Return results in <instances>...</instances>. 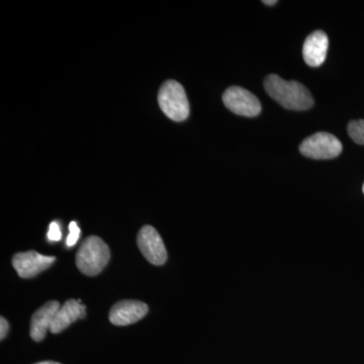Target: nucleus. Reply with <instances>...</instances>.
Listing matches in <instances>:
<instances>
[{
    "mask_svg": "<svg viewBox=\"0 0 364 364\" xmlns=\"http://www.w3.org/2000/svg\"><path fill=\"white\" fill-rule=\"evenodd\" d=\"M149 308L140 301H122L112 306L109 321L116 326H128L138 322L147 315Z\"/></svg>",
    "mask_w": 364,
    "mask_h": 364,
    "instance_id": "6e6552de",
    "label": "nucleus"
},
{
    "mask_svg": "<svg viewBox=\"0 0 364 364\" xmlns=\"http://www.w3.org/2000/svg\"><path fill=\"white\" fill-rule=\"evenodd\" d=\"M85 306L79 303V301L69 299L59 309L58 312L55 316L54 321H53L50 331L53 334H58V333L63 331L69 325L77 321L78 318H85Z\"/></svg>",
    "mask_w": 364,
    "mask_h": 364,
    "instance_id": "9b49d317",
    "label": "nucleus"
},
{
    "mask_svg": "<svg viewBox=\"0 0 364 364\" xmlns=\"http://www.w3.org/2000/svg\"><path fill=\"white\" fill-rule=\"evenodd\" d=\"M342 144L332 134L320 132L309 136L299 146L304 156L317 160H328L338 157L341 154Z\"/></svg>",
    "mask_w": 364,
    "mask_h": 364,
    "instance_id": "20e7f679",
    "label": "nucleus"
},
{
    "mask_svg": "<svg viewBox=\"0 0 364 364\" xmlns=\"http://www.w3.org/2000/svg\"><path fill=\"white\" fill-rule=\"evenodd\" d=\"M263 4H267V6H274L275 4H277V1H275V0H270V1H268V0H265V1H263Z\"/></svg>",
    "mask_w": 364,
    "mask_h": 364,
    "instance_id": "dca6fc26",
    "label": "nucleus"
},
{
    "mask_svg": "<svg viewBox=\"0 0 364 364\" xmlns=\"http://www.w3.org/2000/svg\"><path fill=\"white\" fill-rule=\"evenodd\" d=\"M329 39L322 31H316L306 38L303 47L304 60L309 66L318 67L327 57Z\"/></svg>",
    "mask_w": 364,
    "mask_h": 364,
    "instance_id": "1a4fd4ad",
    "label": "nucleus"
},
{
    "mask_svg": "<svg viewBox=\"0 0 364 364\" xmlns=\"http://www.w3.org/2000/svg\"><path fill=\"white\" fill-rule=\"evenodd\" d=\"M138 247L151 264L163 265L167 260V251L159 233L151 226L143 227L138 234Z\"/></svg>",
    "mask_w": 364,
    "mask_h": 364,
    "instance_id": "423d86ee",
    "label": "nucleus"
},
{
    "mask_svg": "<svg viewBox=\"0 0 364 364\" xmlns=\"http://www.w3.org/2000/svg\"><path fill=\"white\" fill-rule=\"evenodd\" d=\"M69 231H70V233L67 237L66 245L68 247H72L77 243L79 237H80V229H79L77 223L71 222L69 225Z\"/></svg>",
    "mask_w": 364,
    "mask_h": 364,
    "instance_id": "ddd939ff",
    "label": "nucleus"
},
{
    "mask_svg": "<svg viewBox=\"0 0 364 364\" xmlns=\"http://www.w3.org/2000/svg\"><path fill=\"white\" fill-rule=\"evenodd\" d=\"M61 305L56 301H48L33 314L31 321V337L33 341L40 342L46 337V333L51 329L53 321Z\"/></svg>",
    "mask_w": 364,
    "mask_h": 364,
    "instance_id": "9d476101",
    "label": "nucleus"
},
{
    "mask_svg": "<svg viewBox=\"0 0 364 364\" xmlns=\"http://www.w3.org/2000/svg\"><path fill=\"white\" fill-rule=\"evenodd\" d=\"M56 261L54 256H45L36 251L18 253L14 256L13 265L21 279H32L48 269Z\"/></svg>",
    "mask_w": 364,
    "mask_h": 364,
    "instance_id": "0eeeda50",
    "label": "nucleus"
},
{
    "mask_svg": "<svg viewBox=\"0 0 364 364\" xmlns=\"http://www.w3.org/2000/svg\"><path fill=\"white\" fill-rule=\"evenodd\" d=\"M9 326L7 321L4 317L0 318V339L6 338L7 333H9Z\"/></svg>",
    "mask_w": 364,
    "mask_h": 364,
    "instance_id": "2eb2a0df",
    "label": "nucleus"
},
{
    "mask_svg": "<svg viewBox=\"0 0 364 364\" xmlns=\"http://www.w3.org/2000/svg\"><path fill=\"white\" fill-rule=\"evenodd\" d=\"M349 136L354 142L359 145H364V119H358V121H352L348 124Z\"/></svg>",
    "mask_w": 364,
    "mask_h": 364,
    "instance_id": "f8f14e48",
    "label": "nucleus"
},
{
    "mask_svg": "<svg viewBox=\"0 0 364 364\" xmlns=\"http://www.w3.org/2000/svg\"><path fill=\"white\" fill-rule=\"evenodd\" d=\"M363 193H364V184H363Z\"/></svg>",
    "mask_w": 364,
    "mask_h": 364,
    "instance_id": "a211bd4d",
    "label": "nucleus"
},
{
    "mask_svg": "<svg viewBox=\"0 0 364 364\" xmlns=\"http://www.w3.org/2000/svg\"><path fill=\"white\" fill-rule=\"evenodd\" d=\"M264 88L269 97L291 111H306L313 107L310 91L298 81L284 80L279 75L270 74L264 80Z\"/></svg>",
    "mask_w": 364,
    "mask_h": 364,
    "instance_id": "f257e3e1",
    "label": "nucleus"
},
{
    "mask_svg": "<svg viewBox=\"0 0 364 364\" xmlns=\"http://www.w3.org/2000/svg\"><path fill=\"white\" fill-rule=\"evenodd\" d=\"M111 257L109 246L97 236L88 237L76 254V265L83 274L95 277L107 267Z\"/></svg>",
    "mask_w": 364,
    "mask_h": 364,
    "instance_id": "f03ea898",
    "label": "nucleus"
},
{
    "mask_svg": "<svg viewBox=\"0 0 364 364\" xmlns=\"http://www.w3.org/2000/svg\"><path fill=\"white\" fill-rule=\"evenodd\" d=\"M36 364H61L58 363H55V361H43V363H36Z\"/></svg>",
    "mask_w": 364,
    "mask_h": 364,
    "instance_id": "f3484780",
    "label": "nucleus"
},
{
    "mask_svg": "<svg viewBox=\"0 0 364 364\" xmlns=\"http://www.w3.org/2000/svg\"><path fill=\"white\" fill-rule=\"evenodd\" d=\"M223 102L228 109L239 116L253 117L261 112L259 100L250 91L239 86L228 88L223 95Z\"/></svg>",
    "mask_w": 364,
    "mask_h": 364,
    "instance_id": "39448f33",
    "label": "nucleus"
},
{
    "mask_svg": "<svg viewBox=\"0 0 364 364\" xmlns=\"http://www.w3.org/2000/svg\"><path fill=\"white\" fill-rule=\"evenodd\" d=\"M62 233L59 225L56 222H52L50 224L49 232H48V239L49 241L58 242L61 240Z\"/></svg>",
    "mask_w": 364,
    "mask_h": 364,
    "instance_id": "4468645a",
    "label": "nucleus"
},
{
    "mask_svg": "<svg viewBox=\"0 0 364 364\" xmlns=\"http://www.w3.org/2000/svg\"><path fill=\"white\" fill-rule=\"evenodd\" d=\"M160 109L172 121H186L189 116V102L181 83L168 80L158 93Z\"/></svg>",
    "mask_w": 364,
    "mask_h": 364,
    "instance_id": "7ed1b4c3",
    "label": "nucleus"
}]
</instances>
